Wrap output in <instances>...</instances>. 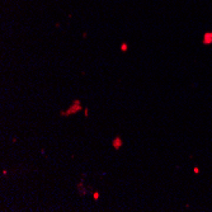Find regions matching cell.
I'll list each match as a JSON object with an SVG mask.
<instances>
[{
	"mask_svg": "<svg viewBox=\"0 0 212 212\" xmlns=\"http://www.w3.org/2000/svg\"><path fill=\"white\" fill-rule=\"evenodd\" d=\"M81 110H84V108H83V106H81V100L76 98V99L72 100V103L70 104L69 108L66 110H60V116L61 117H71V116L78 114Z\"/></svg>",
	"mask_w": 212,
	"mask_h": 212,
	"instance_id": "obj_1",
	"label": "cell"
},
{
	"mask_svg": "<svg viewBox=\"0 0 212 212\" xmlns=\"http://www.w3.org/2000/svg\"><path fill=\"white\" fill-rule=\"evenodd\" d=\"M110 145H112V147L114 150H119V149H122V146H123V140H122L121 136H116L114 139L112 140Z\"/></svg>",
	"mask_w": 212,
	"mask_h": 212,
	"instance_id": "obj_2",
	"label": "cell"
},
{
	"mask_svg": "<svg viewBox=\"0 0 212 212\" xmlns=\"http://www.w3.org/2000/svg\"><path fill=\"white\" fill-rule=\"evenodd\" d=\"M76 187H78V192L80 193V196H83V197H84V196H85V194H87V193H88V190L85 189L84 184H83V179H81L80 182L78 183V186H76Z\"/></svg>",
	"mask_w": 212,
	"mask_h": 212,
	"instance_id": "obj_3",
	"label": "cell"
},
{
	"mask_svg": "<svg viewBox=\"0 0 212 212\" xmlns=\"http://www.w3.org/2000/svg\"><path fill=\"white\" fill-rule=\"evenodd\" d=\"M203 45H210L212 43V33H206L205 37H203Z\"/></svg>",
	"mask_w": 212,
	"mask_h": 212,
	"instance_id": "obj_4",
	"label": "cell"
},
{
	"mask_svg": "<svg viewBox=\"0 0 212 212\" xmlns=\"http://www.w3.org/2000/svg\"><path fill=\"white\" fill-rule=\"evenodd\" d=\"M128 50H130V45H128L127 42H122L121 46H119V51L125 54V52H127Z\"/></svg>",
	"mask_w": 212,
	"mask_h": 212,
	"instance_id": "obj_5",
	"label": "cell"
},
{
	"mask_svg": "<svg viewBox=\"0 0 212 212\" xmlns=\"http://www.w3.org/2000/svg\"><path fill=\"white\" fill-rule=\"evenodd\" d=\"M99 197H100V193L98 192V190H94V192H93V199H94V201H98Z\"/></svg>",
	"mask_w": 212,
	"mask_h": 212,
	"instance_id": "obj_6",
	"label": "cell"
},
{
	"mask_svg": "<svg viewBox=\"0 0 212 212\" xmlns=\"http://www.w3.org/2000/svg\"><path fill=\"white\" fill-rule=\"evenodd\" d=\"M88 117H89V108L85 107L84 108V118H88Z\"/></svg>",
	"mask_w": 212,
	"mask_h": 212,
	"instance_id": "obj_7",
	"label": "cell"
},
{
	"mask_svg": "<svg viewBox=\"0 0 212 212\" xmlns=\"http://www.w3.org/2000/svg\"><path fill=\"white\" fill-rule=\"evenodd\" d=\"M193 171H194L196 174H198V173H199V169H198V168H194V169H193Z\"/></svg>",
	"mask_w": 212,
	"mask_h": 212,
	"instance_id": "obj_8",
	"label": "cell"
},
{
	"mask_svg": "<svg viewBox=\"0 0 212 212\" xmlns=\"http://www.w3.org/2000/svg\"><path fill=\"white\" fill-rule=\"evenodd\" d=\"M1 173H3V175H7V174H8V170H7V169H4V170H3Z\"/></svg>",
	"mask_w": 212,
	"mask_h": 212,
	"instance_id": "obj_9",
	"label": "cell"
}]
</instances>
